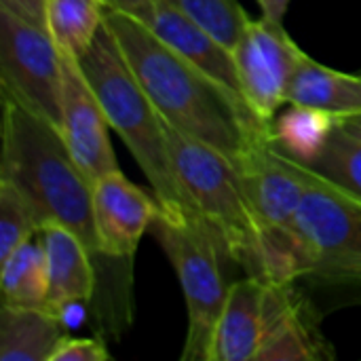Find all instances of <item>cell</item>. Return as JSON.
<instances>
[{
  "instance_id": "1",
  "label": "cell",
  "mask_w": 361,
  "mask_h": 361,
  "mask_svg": "<svg viewBox=\"0 0 361 361\" xmlns=\"http://www.w3.org/2000/svg\"><path fill=\"white\" fill-rule=\"evenodd\" d=\"M104 23L157 112L182 133L214 146L237 167L273 135L241 97L167 47L133 13L106 6Z\"/></svg>"
},
{
  "instance_id": "2",
  "label": "cell",
  "mask_w": 361,
  "mask_h": 361,
  "mask_svg": "<svg viewBox=\"0 0 361 361\" xmlns=\"http://www.w3.org/2000/svg\"><path fill=\"white\" fill-rule=\"evenodd\" d=\"M0 178L13 182L34 207L40 226L51 222L74 231L97 254L93 184L74 161L61 131L2 93Z\"/></svg>"
},
{
  "instance_id": "3",
  "label": "cell",
  "mask_w": 361,
  "mask_h": 361,
  "mask_svg": "<svg viewBox=\"0 0 361 361\" xmlns=\"http://www.w3.org/2000/svg\"><path fill=\"white\" fill-rule=\"evenodd\" d=\"M78 63L99 97L110 127L123 137L125 146L148 178L163 214L171 218L188 216L199 220L178 182L163 118L125 61L106 23L91 47L78 55Z\"/></svg>"
},
{
  "instance_id": "4",
  "label": "cell",
  "mask_w": 361,
  "mask_h": 361,
  "mask_svg": "<svg viewBox=\"0 0 361 361\" xmlns=\"http://www.w3.org/2000/svg\"><path fill=\"white\" fill-rule=\"evenodd\" d=\"M163 125L178 182L197 218L212 231L220 252L252 275L262 224L250 203L237 165L214 146L182 133L165 118Z\"/></svg>"
},
{
  "instance_id": "5",
  "label": "cell",
  "mask_w": 361,
  "mask_h": 361,
  "mask_svg": "<svg viewBox=\"0 0 361 361\" xmlns=\"http://www.w3.org/2000/svg\"><path fill=\"white\" fill-rule=\"evenodd\" d=\"M150 228L171 260L186 300L188 332L182 361H209L214 332L228 294L218 264L220 245L203 222L188 216L171 218L161 212Z\"/></svg>"
},
{
  "instance_id": "6",
  "label": "cell",
  "mask_w": 361,
  "mask_h": 361,
  "mask_svg": "<svg viewBox=\"0 0 361 361\" xmlns=\"http://www.w3.org/2000/svg\"><path fill=\"white\" fill-rule=\"evenodd\" d=\"M0 87L61 129V55L51 34L0 2Z\"/></svg>"
},
{
  "instance_id": "7",
  "label": "cell",
  "mask_w": 361,
  "mask_h": 361,
  "mask_svg": "<svg viewBox=\"0 0 361 361\" xmlns=\"http://www.w3.org/2000/svg\"><path fill=\"white\" fill-rule=\"evenodd\" d=\"M298 169L307 180V190L296 214V233L313 256V277L361 281V201L302 165Z\"/></svg>"
},
{
  "instance_id": "8",
  "label": "cell",
  "mask_w": 361,
  "mask_h": 361,
  "mask_svg": "<svg viewBox=\"0 0 361 361\" xmlns=\"http://www.w3.org/2000/svg\"><path fill=\"white\" fill-rule=\"evenodd\" d=\"M302 53L283 23L264 17L250 19L233 49L241 93L252 112L269 127H273L279 108L286 104L288 85Z\"/></svg>"
},
{
  "instance_id": "9",
  "label": "cell",
  "mask_w": 361,
  "mask_h": 361,
  "mask_svg": "<svg viewBox=\"0 0 361 361\" xmlns=\"http://www.w3.org/2000/svg\"><path fill=\"white\" fill-rule=\"evenodd\" d=\"M61 55V135L93 184L102 176L118 169L116 154L110 144V123L99 97L89 85L78 57L66 51Z\"/></svg>"
},
{
  "instance_id": "10",
  "label": "cell",
  "mask_w": 361,
  "mask_h": 361,
  "mask_svg": "<svg viewBox=\"0 0 361 361\" xmlns=\"http://www.w3.org/2000/svg\"><path fill=\"white\" fill-rule=\"evenodd\" d=\"M163 212L159 199L114 169L93 182V224L99 258L131 262L144 233Z\"/></svg>"
},
{
  "instance_id": "11",
  "label": "cell",
  "mask_w": 361,
  "mask_h": 361,
  "mask_svg": "<svg viewBox=\"0 0 361 361\" xmlns=\"http://www.w3.org/2000/svg\"><path fill=\"white\" fill-rule=\"evenodd\" d=\"M271 137L256 146L237 169L260 224L296 231L307 180L298 165L273 146Z\"/></svg>"
},
{
  "instance_id": "12",
  "label": "cell",
  "mask_w": 361,
  "mask_h": 361,
  "mask_svg": "<svg viewBox=\"0 0 361 361\" xmlns=\"http://www.w3.org/2000/svg\"><path fill=\"white\" fill-rule=\"evenodd\" d=\"M133 15L140 17L167 47L214 76L245 102L233 51L197 19L165 0H148Z\"/></svg>"
},
{
  "instance_id": "13",
  "label": "cell",
  "mask_w": 361,
  "mask_h": 361,
  "mask_svg": "<svg viewBox=\"0 0 361 361\" xmlns=\"http://www.w3.org/2000/svg\"><path fill=\"white\" fill-rule=\"evenodd\" d=\"M324 347L292 283H267L262 343L254 361L324 360L332 355Z\"/></svg>"
},
{
  "instance_id": "14",
  "label": "cell",
  "mask_w": 361,
  "mask_h": 361,
  "mask_svg": "<svg viewBox=\"0 0 361 361\" xmlns=\"http://www.w3.org/2000/svg\"><path fill=\"white\" fill-rule=\"evenodd\" d=\"M47 256L49 294L44 309L61 315L72 305H87L97 288L95 258L82 239L63 224L51 222L40 228Z\"/></svg>"
},
{
  "instance_id": "15",
  "label": "cell",
  "mask_w": 361,
  "mask_h": 361,
  "mask_svg": "<svg viewBox=\"0 0 361 361\" xmlns=\"http://www.w3.org/2000/svg\"><path fill=\"white\" fill-rule=\"evenodd\" d=\"M264 290L267 283L254 275L228 286L226 302L214 332L209 361L256 360L262 343Z\"/></svg>"
},
{
  "instance_id": "16",
  "label": "cell",
  "mask_w": 361,
  "mask_h": 361,
  "mask_svg": "<svg viewBox=\"0 0 361 361\" xmlns=\"http://www.w3.org/2000/svg\"><path fill=\"white\" fill-rule=\"evenodd\" d=\"M286 104L315 108L336 118L361 114V74H347L302 53L288 85Z\"/></svg>"
},
{
  "instance_id": "17",
  "label": "cell",
  "mask_w": 361,
  "mask_h": 361,
  "mask_svg": "<svg viewBox=\"0 0 361 361\" xmlns=\"http://www.w3.org/2000/svg\"><path fill=\"white\" fill-rule=\"evenodd\" d=\"M66 336V324L47 309L2 307L0 311L2 361H49Z\"/></svg>"
},
{
  "instance_id": "18",
  "label": "cell",
  "mask_w": 361,
  "mask_h": 361,
  "mask_svg": "<svg viewBox=\"0 0 361 361\" xmlns=\"http://www.w3.org/2000/svg\"><path fill=\"white\" fill-rule=\"evenodd\" d=\"M2 307L44 309L49 294V273L42 239L30 237L4 260H0Z\"/></svg>"
},
{
  "instance_id": "19",
  "label": "cell",
  "mask_w": 361,
  "mask_h": 361,
  "mask_svg": "<svg viewBox=\"0 0 361 361\" xmlns=\"http://www.w3.org/2000/svg\"><path fill=\"white\" fill-rule=\"evenodd\" d=\"M104 0H47V27L59 51L82 55L99 34Z\"/></svg>"
},
{
  "instance_id": "20",
  "label": "cell",
  "mask_w": 361,
  "mask_h": 361,
  "mask_svg": "<svg viewBox=\"0 0 361 361\" xmlns=\"http://www.w3.org/2000/svg\"><path fill=\"white\" fill-rule=\"evenodd\" d=\"M298 165L361 201V137L345 129L338 118L324 148L313 159Z\"/></svg>"
},
{
  "instance_id": "21",
  "label": "cell",
  "mask_w": 361,
  "mask_h": 361,
  "mask_svg": "<svg viewBox=\"0 0 361 361\" xmlns=\"http://www.w3.org/2000/svg\"><path fill=\"white\" fill-rule=\"evenodd\" d=\"M288 106L290 108L273 123L271 142L279 152L298 163H305L324 148L330 131L336 125V116L315 108L294 104Z\"/></svg>"
},
{
  "instance_id": "22",
  "label": "cell",
  "mask_w": 361,
  "mask_h": 361,
  "mask_svg": "<svg viewBox=\"0 0 361 361\" xmlns=\"http://www.w3.org/2000/svg\"><path fill=\"white\" fill-rule=\"evenodd\" d=\"M165 2L182 8L186 15L197 19L231 51L237 47L245 25L250 23V15L239 4V0H165Z\"/></svg>"
},
{
  "instance_id": "23",
  "label": "cell",
  "mask_w": 361,
  "mask_h": 361,
  "mask_svg": "<svg viewBox=\"0 0 361 361\" xmlns=\"http://www.w3.org/2000/svg\"><path fill=\"white\" fill-rule=\"evenodd\" d=\"M40 220L23 192L13 182L0 178V260L40 233Z\"/></svg>"
},
{
  "instance_id": "24",
  "label": "cell",
  "mask_w": 361,
  "mask_h": 361,
  "mask_svg": "<svg viewBox=\"0 0 361 361\" xmlns=\"http://www.w3.org/2000/svg\"><path fill=\"white\" fill-rule=\"evenodd\" d=\"M110 353L99 338H70L66 336L49 361H110Z\"/></svg>"
},
{
  "instance_id": "25",
  "label": "cell",
  "mask_w": 361,
  "mask_h": 361,
  "mask_svg": "<svg viewBox=\"0 0 361 361\" xmlns=\"http://www.w3.org/2000/svg\"><path fill=\"white\" fill-rule=\"evenodd\" d=\"M0 2L11 6L13 11H17L21 17H25L34 25L49 32V27H47V0H0Z\"/></svg>"
},
{
  "instance_id": "26",
  "label": "cell",
  "mask_w": 361,
  "mask_h": 361,
  "mask_svg": "<svg viewBox=\"0 0 361 361\" xmlns=\"http://www.w3.org/2000/svg\"><path fill=\"white\" fill-rule=\"evenodd\" d=\"M260 8H262V17L273 21V23H283L286 11L290 0H258Z\"/></svg>"
},
{
  "instance_id": "27",
  "label": "cell",
  "mask_w": 361,
  "mask_h": 361,
  "mask_svg": "<svg viewBox=\"0 0 361 361\" xmlns=\"http://www.w3.org/2000/svg\"><path fill=\"white\" fill-rule=\"evenodd\" d=\"M108 8H121L127 13H135L142 4H146L148 0H104Z\"/></svg>"
},
{
  "instance_id": "28",
  "label": "cell",
  "mask_w": 361,
  "mask_h": 361,
  "mask_svg": "<svg viewBox=\"0 0 361 361\" xmlns=\"http://www.w3.org/2000/svg\"><path fill=\"white\" fill-rule=\"evenodd\" d=\"M338 123L345 127V129H349L351 133H355V135H360L361 137V114H355V116H345V118H338Z\"/></svg>"
}]
</instances>
